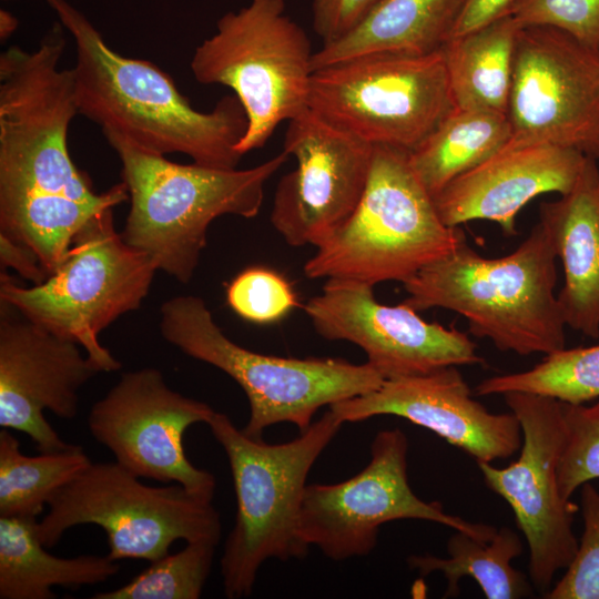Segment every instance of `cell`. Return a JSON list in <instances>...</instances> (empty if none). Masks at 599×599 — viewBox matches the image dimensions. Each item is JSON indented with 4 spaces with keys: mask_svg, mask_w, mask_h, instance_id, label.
Listing matches in <instances>:
<instances>
[{
    "mask_svg": "<svg viewBox=\"0 0 599 599\" xmlns=\"http://www.w3.org/2000/svg\"><path fill=\"white\" fill-rule=\"evenodd\" d=\"M598 162H599V159H598Z\"/></svg>",
    "mask_w": 599,
    "mask_h": 599,
    "instance_id": "f35d334b",
    "label": "cell"
},
{
    "mask_svg": "<svg viewBox=\"0 0 599 599\" xmlns=\"http://www.w3.org/2000/svg\"><path fill=\"white\" fill-rule=\"evenodd\" d=\"M45 1L74 42L79 114L148 151L182 153L210 167H237L247 118L235 95L223 97L209 112L195 110L156 64L115 52L68 0Z\"/></svg>",
    "mask_w": 599,
    "mask_h": 599,
    "instance_id": "7a4b0ae2",
    "label": "cell"
},
{
    "mask_svg": "<svg viewBox=\"0 0 599 599\" xmlns=\"http://www.w3.org/2000/svg\"><path fill=\"white\" fill-rule=\"evenodd\" d=\"M119 463H91L49 500L37 522L43 546H55L79 525H97L108 538L115 560L154 561L176 540L219 544L222 524L213 495L174 484L149 486Z\"/></svg>",
    "mask_w": 599,
    "mask_h": 599,
    "instance_id": "30bf717a",
    "label": "cell"
},
{
    "mask_svg": "<svg viewBox=\"0 0 599 599\" xmlns=\"http://www.w3.org/2000/svg\"><path fill=\"white\" fill-rule=\"evenodd\" d=\"M284 11V0H252L226 12L191 59L199 83L227 87L242 104L247 129L237 145L241 155L263 148L280 123L308 109L314 52L304 29Z\"/></svg>",
    "mask_w": 599,
    "mask_h": 599,
    "instance_id": "9c48e42d",
    "label": "cell"
},
{
    "mask_svg": "<svg viewBox=\"0 0 599 599\" xmlns=\"http://www.w3.org/2000/svg\"><path fill=\"white\" fill-rule=\"evenodd\" d=\"M53 23L38 47L0 54V233L31 248L50 275L95 214L129 200L120 182L98 193L73 163L69 126L79 109L67 40Z\"/></svg>",
    "mask_w": 599,
    "mask_h": 599,
    "instance_id": "6da1fadb",
    "label": "cell"
},
{
    "mask_svg": "<svg viewBox=\"0 0 599 599\" xmlns=\"http://www.w3.org/2000/svg\"><path fill=\"white\" fill-rule=\"evenodd\" d=\"M160 331L182 353L221 369L241 386L250 404L242 432L255 439L284 422L303 433L321 407L369 393L385 380L367 362L280 357L244 348L223 333L205 302L194 295L163 303Z\"/></svg>",
    "mask_w": 599,
    "mask_h": 599,
    "instance_id": "52a82bcc",
    "label": "cell"
},
{
    "mask_svg": "<svg viewBox=\"0 0 599 599\" xmlns=\"http://www.w3.org/2000/svg\"><path fill=\"white\" fill-rule=\"evenodd\" d=\"M80 347L0 301V426L24 433L40 453L72 446L52 428L43 410L75 418L80 388L101 373Z\"/></svg>",
    "mask_w": 599,
    "mask_h": 599,
    "instance_id": "ac0fdd59",
    "label": "cell"
},
{
    "mask_svg": "<svg viewBox=\"0 0 599 599\" xmlns=\"http://www.w3.org/2000/svg\"><path fill=\"white\" fill-rule=\"evenodd\" d=\"M511 139L506 113L455 108L408 153L415 174L433 195L480 164Z\"/></svg>",
    "mask_w": 599,
    "mask_h": 599,
    "instance_id": "d4e9b609",
    "label": "cell"
},
{
    "mask_svg": "<svg viewBox=\"0 0 599 599\" xmlns=\"http://www.w3.org/2000/svg\"><path fill=\"white\" fill-rule=\"evenodd\" d=\"M514 0H466L451 37L478 29L505 16Z\"/></svg>",
    "mask_w": 599,
    "mask_h": 599,
    "instance_id": "d590c367",
    "label": "cell"
},
{
    "mask_svg": "<svg viewBox=\"0 0 599 599\" xmlns=\"http://www.w3.org/2000/svg\"><path fill=\"white\" fill-rule=\"evenodd\" d=\"M4 1H8V0H4Z\"/></svg>",
    "mask_w": 599,
    "mask_h": 599,
    "instance_id": "74e56055",
    "label": "cell"
},
{
    "mask_svg": "<svg viewBox=\"0 0 599 599\" xmlns=\"http://www.w3.org/2000/svg\"><path fill=\"white\" fill-rule=\"evenodd\" d=\"M116 153L130 210L124 241L148 254L158 271L191 281L206 245L210 224L222 215L256 216L266 182L287 161L283 150L244 170L181 164L142 149L113 130H102Z\"/></svg>",
    "mask_w": 599,
    "mask_h": 599,
    "instance_id": "277c9868",
    "label": "cell"
},
{
    "mask_svg": "<svg viewBox=\"0 0 599 599\" xmlns=\"http://www.w3.org/2000/svg\"><path fill=\"white\" fill-rule=\"evenodd\" d=\"M409 151L376 145L364 193L348 220L304 265L309 278L403 284L466 240L441 220Z\"/></svg>",
    "mask_w": 599,
    "mask_h": 599,
    "instance_id": "8992f818",
    "label": "cell"
},
{
    "mask_svg": "<svg viewBox=\"0 0 599 599\" xmlns=\"http://www.w3.org/2000/svg\"><path fill=\"white\" fill-rule=\"evenodd\" d=\"M113 209L85 223L43 283L26 287L6 271L0 274V301L78 343L105 373L122 365L101 345L99 334L123 314L140 308L158 271L148 254L129 245L115 230Z\"/></svg>",
    "mask_w": 599,
    "mask_h": 599,
    "instance_id": "ba28073f",
    "label": "cell"
},
{
    "mask_svg": "<svg viewBox=\"0 0 599 599\" xmlns=\"http://www.w3.org/2000/svg\"><path fill=\"white\" fill-rule=\"evenodd\" d=\"M210 541L186 542L134 576L125 585L95 592L92 599H197L212 569L215 547Z\"/></svg>",
    "mask_w": 599,
    "mask_h": 599,
    "instance_id": "f1b7e54d",
    "label": "cell"
},
{
    "mask_svg": "<svg viewBox=\"0 0 599 599\" xmlns=\"http://www.w3.org/2000/svg\"><path fill=\"white\" fill-rule=\"evenodd\" d=\"M506 14L521 28H555L599 50V0H514Z\"/></svg>",
    "mask_w": 599,
    "mask_h": 599,
    "instance_id": "d6a6232c",
    "label": "cell"
},
{
    "mask_svg": "<svg viewBox=\"0 0 599 599\" xmlns=\"http://www.w3.org/2000/svg\"><path fill=\"white\" fill-rule=\"evenodd\" d=\"M456 108L441 50L370 53L313 72L308 109L373 145L416 149Z\"/></svg>",
    "mask_w": 599,
    "mask_h": 599,
    "instance_id": "8fae6325",
    "label": "cell"
},
{
    "mask_svg": "<svg viewBox=\"0 0 599 599\" xmlns=\"http://www.w3.org/2000/svg\"><path fill=\"white\" fill-rule=\"evenodd\" d=\"M343 423L394 415L434 432L476 461L512 456L521 446V428L514 413L494 414L474 399L457 366L385 379L364 395L329 406Z\"/></svg>",
    "mask_w": 599,
    "mask_h": 599,
    "instance_id": "d6986e66",
    "label": "cell"
},
{
    "mask_svg": "<svg viewBox=\"0 0 599 599\" xmlns=\"http://www.w3.org/2000/svg\"><path fill=\"white\" fill-rule=\"evenodd\" d=\"M511 139L599 159V50L550 27L520 28L507 108Z\"/></svg>",
    "mask_w": 599,
    "mask_h": 599,
    "instance_id": "5bb4252c",
    "label": "cell"
},
{
    "mask_svg": "<svg viewBox=\"0 0 599 599\" xmlns=\"http://www.w3.org/2000/svg\"><path fill=\"white\" fill-rule=\"evenodd\" d=\"M35 517L0 516V599H54L52 587L78 589L115 576L108 555L58 557L45 550Z\"/></svg>",
    "mask_w": 599,
    "mask_h": 599,
    "instance_id": "603a6c76",
    "label": "cell"
},
{
    "mask_svg": "<svg viewBox=\"0 0 599 599\" xmlns=\"http://www.w3.org/2000/svg\"><path fill=\"white\" fill-rule=\"evenodd\" d=\"M520 28L505 14L445 43L441 52L456 108L507 114Z\"/></svg>",
    "mask_w": 599,
    "mask_h": 599,
    "instance_id": "cb8c5ba5",
    "label": "cell"
},
{
    "mask_svg": "<svg viewBox=\"0 0 599 599\" xmlns=\"http://www.w3.org/2000/svg\"><path fill=\"white\" fill-rule=\"evenodd\" d=\"M447 558L432 555L410 556L407 562L422 577L440 571L447 579L445 597L459 593L458 582L473 578L488 599H517L532 596V585L510 561L522 552L520 537L502 527L490 540H480L455 530L447 542Z\"/></svg>",
    "mask_w": 599,
    "mask_h": 599,
    "instance_id": "484cf974",
    "label": "cell"
},
{
    "mask_svg": "<svg viewBox=\"0 0 599 599\" xmlns=\"http://www.w3.org/2000/svg\"><path fill=\"white\" fill-rule=\"evenodd\" d=\"M215 410L173 390L156 368L125 372L91 407L88 427L115 461L140 478L176 483L214 495L215 478L186 457L189 427L210 420Z\"/></svg>",
    "mask_w": 599,
    "mask_h": 599,
    "instance_id": "9a60e30c",
    "label": "cell"
},
{
    "mask_svg": "<svg viewBox=\"0 0 599 599\" xmlns=\"http://www.w3.org/2000/svg\"><path fill=\"white\" fill-rule=\"evenodd\" d=\"M587 158L571 148L510 139L490 158L449 182L434 202L448 226L485 220L514 236L521 209L539 195L569 192Z\"/></svg>",
    "mask_w": 599,
    "mask_h": 599,
    "instance_id": "ffe728a7",
    "label": "cell"
},
{
    "mask_svg": "<svg viewBox=\"0 0 599 599\" xmlns=\"http://www.w3.org/2000/svg\"><path fill=\"white\" fill-rule=\"evenodd\" d=\"M504 399L521 428L517 460L504 468L477 461L486 485L511 507L529 547V576L545 595L556 572L578 549L572 531L575 504L558 488L557 465L565 441L561 402L544 395L510 392Z\"/></svg>",
    "mask_w": 599,
    "mask_h": 599,
    "instance_id": "4fadbf2b",
    "label": "cell"
},
{
    "mask_svg": "<svg viewBox=\"0 0 599 599\" xmlns=\"http://www.w3.org/2000/svg\"><path fill=\"white\" fill-rule=\"evenodd\" d=\"M561 413L565 441L557 480L561 497L569 500L577 488L599 479V398L591 406L561 402Z\"/></svg>",
    "mask_w": 599,
    "mask_h": 599,
    "instance_id": "f546056e",
    "label": "cell"
},
{
    "mask_svg": "<svg viewBox=\"0 0 599 599\" xmlns=\"http://www.w3.org/2000/svg\"><path fill=\"white\" fill-rule=\"evenodd\" d=\"M373 287L326 280L304 311L322 337L357 345L385 379L484 363L475 342L465 333L426 322L405 303L382 304Z\"/></svg>",
    "mask_w": 599,
    "mask_h": 599,
    "instance_id": "e0dca14e",
    "label": "cell"
},
{
    "mask_svg": "<svg viewBox=\"0 0 599 599\" xmlns=\"http://www.w3.org/2000/svg\"><path fill=\"white\" fill-rule=\"evenodd\" d=\"M522 392L585 404L599 398V345L562 348L522 372L497 375L476 386L479 396Z\"/></svg>",
    "mask_w": 599,
    "mask_h": 599,
    "instance_id": "83f0119b",
    "label": "cell"
},
{
    "mask_svg": "<svg viewBox=\"0 0 599 599\" xmlns=\"http://www.w3.org/2000/svg\"><path fill=\"white\" fill-rule=\"evenodd\" d=\"M466 0H382L349 34L322 45L313 72L370 53L429 54L451 38Z\"/></svg>",
    "mask_w": 599,
    "mask_h": 599,
    "instance_id": "7402d4cb",
    "label": "cell"
},
{
    "mask_svg": "<svg viewBox=\"0 0 599 599\" xmlns=\"http://www.w3.org/2000/svg\"><path fill=\"white\" fill-rule=\"evenodd\" d=\"M0 261L2 268L14 270L33 285L41 284L49 277L39 257L31 248L2 233H0Z\"/></svg>",
    "mask_w": 599,
    "mask_h": 599,
    "instance_id": "e575fe53",
    "label": "cell"
},
{
    "mask_svg": "<svg viewBox=\"0 0 599 599\" xmlns=\"http://www.w3.org/2000/svg\"><path fill=\"white\" fill-rule=\"evenodd\" d=\"M581 487L583 530L578 549L546 599H599V491L590 483Z\"/></svg>",
    "mask_w": 599,
    "mask_h": 599,
    "instance_id": "1f68e13d",
    "label": "cell"
},
{
    "mask_svg": "<svg viewBox=\"0 0 599 599\" xmlns=\"http://www.w3.org/2000/svg\"><path fill=\"white\" fill-rule=\"evenodd\" d=\"M92 461L71 447L28 456L9 429L0 430V516L38 517L51 497Z\"/></svg>",
    "mask_w": 599,
    "mask_h": 599,
    "instance_id": "4316f807",
    "label": "cell"
},
{
    "mask_svg": "<svg viewBox=\"0 0 599 599\" xmlns=\"http://www.w3.org/2000/svg\"><path fill=\"white\" fill-rule=\"evenodd\" d=\"M564 268L557 294L566 326L599 337V164L588 156L573 187L539 206Z\"/></svg>",
    "mask_w": 599,
    "mask_h": 599,
    "instance_id": "44dd1931",
    "label": "cell"
},
{
    "mask_svg": "<svg viewBox=\"0 0 599 599\" xmlns=\"http://www.w3.org/2000/svg\"><path fill=\"white\" fill-rule=\"evenodd\" d=\"M226 300L238 316L258 324L280 321L297 306L291 284L277 272L263 266L241 272L229 284Z\"/></svg>",
    "mask_w": 599,
    "mask_h": 599,
    "instance_id": "4dcf8cb0",
    "label": "cell"
},
{
    "mask_svg": "<svg viewBox=\"0 0 599 599\" xmlns=\"http://www.w3.org/2000/svg\"><path fill=\"white\" fill-rule=\"evenodd\" d=\"M408 439L399 428L379 432L370 445V460L354 477L332 485H307L300 511V534L332 560L368 555L380 526L398 519L435 521L490 540L497 528L444 511L412 490L407 476Z\"/></svg>",
    "mask_w": 599,
    "mask_h": 599,
    "instance_id": "7c38bea8",
    "label": "cell"
},
{
    "mask_svg": "<svg viewBox=\"0 0 599 599\" xmlns=\"http://www.w3.org/2000/svg\"><path fill=\"white\" fill-rule=\"evenodd\" d=\"M382 0H313V29L323 45L354 31Z\"/></svg>",
    "mask_w": 599,
    "mask_h": 599,
    "instance_id": "836d02e7",
    "label": "cell"
},
{
    "mask_svg": "<svg viewBox=\"0 0 599 599\" xmlns=\"http://www.w3.org/2000/svg\"><path fill=\"white\" fill-rule=\"evenodd\" d=\"M344 423L328 409L295 439L267 444L246 436L226 414L207 422L223 447L234 483L236 512L221 558L224 593L251 595L268 559H302L307 546L300 534V511L308 473Z\"/></svg>",
    "mask_w": 599,
    "mask_h": 599,
    "instance_id": "5b68a950",
    "label": "cell"
},
{
    "mask_svg": "<svg viewBox=\"0 0 599 599\" xmlns=\"http://www.w3.org/2000/svg\"><path fill=\"white\" fill-rule=\"evenodd\" d=\"M284 151L296 167L277 184L271 223L288 245L317 247L355 211L374 146L306 109L288 121Z\"/></svg>",
    "mask_w": 599,
    "mask_h": 599,
    "instance_id": "2e32d148",
    "label": "cell"
},
{
    "mask_svg": "<svg viewBox=\"0 0 599 599\" xmlns=\"http://www.w3.org/2000/svg\"><path fill=\"white\" fill-rule=\"evenodd\" d=\"M556 251L538 222L511 253L488 258L463 241L404 283L415 311L456 312L501 352L548 355L566 347L557 294Z\"/></svg>",
    "mask_w": 599,
    "mask_h": 599,
    "instance_id": "3957f363",
    "label": "cell"
},
{
    "mask_svg": "<svg viewBox=\"0 0 599 599\" xmlns=\"http://www.w3.org/2000/svg\"><path fill=\"white\" fill-rule=\"evenodd\" d=\"M19 20L8 10H0V40L7 41L17 30Z\"/></svg>",
    "mask_w": 599,
    "mask_h": 599,
    "instance_id": "8d00e7d4",
    "label": "cell"
}]
</instances>
